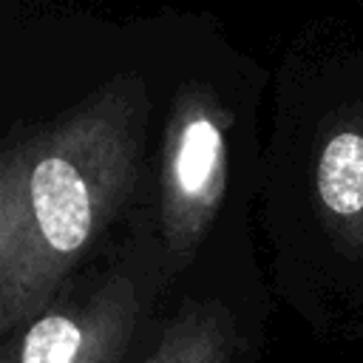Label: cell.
I'll return each instance as SVG.
<instances>
[{
  "instance_id": "obj_4",
  "label": "cell",
  "mask_w": 363,
  "mask_h": 363,
  "mask_svg": "<svg viewBox=\"0 0 363 363\" xmlns=\"http://www.w3.org/2000/svg\"><path fill=\"white\" fill-rule=\"evenodd\" d=\"M315 190L332 230L363 247V113L335 122L315 162Z\"/></svg>"
},
{
  "instance_id": "obj_3",
  "label": "cell",
  "mask_w": 363,
  "mask_h": 363,
  "mask_svg": "<svg viewBox=\"0 0 363 363\" xmlns=\"http://www.w3.org/2000/svg\"><path fill=\"white\" fill-rule=\"evenodd\" d=\"M139 320V289L128 275L57 298L34 318L9 363H119Z\"/></svg>"
},
{
  "instance_id": "obj_2",
  "label": "cell",
  "mask_w": 363,
  "mask_h": 363,
  "mask_svg": "<svg viewBox=\"0 0 363 363\" xmlns=\"http://www.w3.org/2000/svg\"><path fill=\"white\" fill-rule=\"evenodd\" d=\"M230 111L201 85L176 91L162 150L159 233L176 267H184L207 235L227 190Z\"/></svg>"
},
{
  "instance_id": "obj_1",
  "label": "cell",
  "mask_w": 363,
  "mask_h": 363,
  "mask_svg": "<svg viewBox=\"0 0 363 363\" xmlns=\"http://www.w3.org/2000/svg\"><path fill=\"white\" fill-rule=\"evenodd\" d=\"M147 99L116 79L57 122L9 139L0 162V329L40 318L74 264L128 204Z\"/></svg>"
},
{
  "instance_id": "obj_6",
  "label": "cell",
  "mask_w": 363,
  "mask_h": 363,
  "mask_svg": "<svg viewBox=\"0 0 363 363\" xmlns=\"http://www.w3.org/2000/svg\"><path fill=\"white\" fill-rule=\"evenodd\" d=\"M3 363H9V360H6V357H3Z\"/></svg>"
},
{
  "instance_id": "obj_5",
  "label": "cell",
  "mask_w": 363,
  "mask_h": 363,
  "mask_svg": "<svg viewBox=\"0 0 363 363\" xmlns=\"http://www.w3.org/2000/svg\"><path fill=\"white\" fill-rule=\"evenodd\" d=\"M235 320L218 303H190L162 332L145 363H233Z\"/></svg>"
}]
</instances>
